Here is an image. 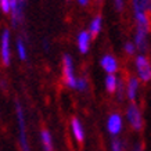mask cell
<instances>
[{
  "label": "cell",
  "mask_w": 151,
  "mask_h": 151,
  "mask_svg": "<svg viewBox=\"0 0 151 151\" xmlns=\"http://www.w3.org/2000/svg\"><path fill=\"white\" fill-rule=\"evenodd\" d=\"M15 115H17V126H18V140L19 147L22 151H31L27 136V122H25V114L24 108L19 101H15Z\"/></svg>",
  "instance_id": "cell-1"
},
{
  "label": "cell",
  "mask_w": 151,
  "mask_h": 151,
  "mask_svg": "<svg viewBox=\"0 0 151 151\" xmlns=\"http://www.w3.org/2000/svg\"><path fill=\"white\" fill-rule=\"evenodd\" d=\"M63 79L65 86L69 89H76V75H75V67L73 60L69 54L63 55Z\"/></svg>",
  "instance_id": "cell-2"
},
{
  "label": "cell",
  "mask_w": 151,
  "mask_h": 151,
  "mask_svg": "<svg viewBox=\"0 0 151 151\" xmlns=\"http://www.w3.org/2000/svg\"><path fill=\"white\" fill-rule=\"evenodd\" d=\"M134 67L137 71V76L139 81L147 83L151 82V63L148 57L144 54H139L134 58Z\"/></svg>",
  "instance_id": "cell-3"
},
{
  "label": "cell",
  "mask_w": 151,
  "mask_h": 151,
  "mask_svg": "<svg viewBox=\"0 0 151 151\" xmlns=\"http://www.w3.org/2000/svg\"><path fill=\"white\" fill-rule=\"evenodd\" d=\"M0 60L4 67L11 64V32L4 29L0 37Z\"/></svg>",
  "instance_id": "cell-4"
},
{
  "label": "cell",
  "mask_w": 151,
  "mask_h": 151,
  "mask_svg": "<svg viewBox=\"0 0 151 151\" xmlns=\"http://www.w3.org/2000/svg\"><path fill=\"white\" fill-rule=\"evenodd\" d=\"M126 119H128L129 125L133 130L136 132H140L144 126V121H143V115L142 111L139 108V105L136 103H130V105L126 110Z\"/></svg>",
  "instance_id": "cell-5"
},
{
  "label": "cell",
  "mask_w": 151,
  "mask_h": 151,
  "mask_svg": "<svg viewBox=\"0 0 151 151\" xmlns=\"http://www.w3.org/2000/svg\"><path fill=\"white\" fill-rule=\"evenodd\" d=\"M24 6L25 0H10V13L13 27H18V24L24 18Z\"/></svg>",
  "instance_id": "cell-6"
},
{
  "label": "cell",
  "mask_w": 151,
  "mask_h": 151,
  "mask_svg": "<svg viewBox=\"0 0 151 151\" xmlns=\"http://www.w3.org/2000/svg\"><path fill=\"white\" fill-rule=\"evenodd\" d=\"M107 130L112 136H118L124 130V118L118 112H112L108 115L107 119Z\"/></svg>",
  "instance_id": "cell-7"
},
{
  "label": "cell",
  "mask_w": 151,
  "mask_h": 151,
  "mask_svg": "<svg viewBox=\"0 0 151 151\" xmlns=\"http://www.w3.org/2000/svg\"><path fill=\"white\" fill-rule=\"evenodd\" d=\"M133 45L136 47V50H139L142 54H144L147 49H148V31H144L142 28H136Z\"/></svg>",
  "instance_id": "cell-8"
},
{
  "label": "cell",
  "mask_w": 151,
  "mask_h": 151,
  "mask_svg": "<svg viewBox=\"0 0 151 151\" xmlns=\"http://www.w3.org/2000/svg\"><path fill=\"white\" fill-rule=\"evenodd\" d=\"M139 81L136 76H130L128 81V83H125V96L128 97V100L130 103H136L137 100V93H139Z\"/></svg>",
  "instance_id": "cell-9"
},
{
  "label": "cell",
  "mask_w": 151,
  "mask_h": 151,
  "mask_svg": "<svg viewBox=\"0 0 151 151\" xmlns=\"http://www.w3.org/2000/svg\"><path fill=\"white\" fill-rule=\"evenodd\" d=\"M101 68L104 69L107 75H115V72L118 71V61L114 55L111 54H104L100 60Z\"/></svg>",
  "instance_id": "cell-10"
},
{
  "label": "cell",
  "mask_w": 151,
  "mask_h": 151,
  "mask_svg": "<svg viewBox=\"0 0 151 151\" xmlns=\"http://www.w3.org/2000/svg\"><path fill=\"white\" fill-rule=\"evenodd\" d=\"M92 39L90 33L87 31H81L76 36V46H78V50L82 53V54H86L87 51L90 50V45H92Z\"/></svg>",
  "instance_id": "cell-11"
},
{
  "label": "cell",
  "mask_w": 151,
  "mask_h": 151,
  "mask_svg": "<svg viewBox=\"0 0 151 151\" xmlns=\"http://www.w3.org/2000/svg\"><path fill=\"white\" fill-rule=\"evenodd\" d=\"M71 132H72L73 137L78 143H83L85 140V129H83V125L81 122V119L73 116L71 119Z\"/></svg>",
  "instance_id": "cell-12"
},
{
  "label": "cell",
  "mask_w": 151,
  "mask_h": 151,
  "mask_svg": "<svg viewBox=\"0 0 151 151\" xmlns=\"http://www.w3.org/2000/svg\"><path fill=\"white\" fill-rule=\"evenodd\" d=\"M40 143L45 151H54L53 137H51V133L47 129H42L40 130Z\"/></svg>",
  "instance_id": "cell-13"
},
{
  "label": "cell",
  "mask_w": 151,
  "mask_h": 151,
  "mask_svg": "<svg viewBox=\"0 0 151 151\" xmlns=\"http://www.w3.org/2000/svg\"><path fill=\"white\" fill-rule=\"evenodd\" d=\"M101 28H103V18H101V15H96L92 19L90 25H89V31L87 32L90 33L92 37H97L101 32Z\"/></svg>",
  "instance_id": "cell-14"
},
{
  "label": "cell",
  "mask_w": 151,
  "mask_h": 151,
  "mask_svg": "<svg viewBox=\"0 0 151 151\" xmlns=\"http://www.w3.org/2000/svg\"><path fill=\"white\" fill-rule=\"evenodd\" d=\"M15 49H17V55L21 61H25L28 58V50H27V45L24 42L22 37H18L15 42Z\"/></svg>",
  "instance_id": "cell-15"
},
{
  "label": "cell",
  "mask_w": 151,
  "mask_h": 151,
  "mask_svg": "<svg viewBox=\"0 0 151 151\" xmlns=\"http://www.w3.org/2000/svg\"><path fill=\"white\" fill-rule=\"evenodd\" d=\"M105 90L108 93H115L116 92V86H118V78L115 75H107L104 79Z\"/></svg>",
  "instance_id": "cell-16"
},
{
  "label": "cell",
  "mask_w": 151,
  "mask_h": 151,
  "mask_svg": "<svg viewBox=\"0 0 151 151\" xmlns=\"http://www.w3.org/2000/svg\"><path fill=\"white\" fill-rule=\"evenodd\" d=\"M132 7L133 13H147L144 0H132Z\"/></svg>",
  "instance_id": "cell-17"
},
{
  "label": "cell",
  "mask_w": 151,
  "mask_h": 151,
  "mask_svg": "<svg viewBox=\"0 0 151 151\" xmlns=\"http://www.w3.org/2000/svg\"><path fill=\"white\" fill-rule=\"evenodd\" d=\"M89 86V82H87V79L85 76H81V78L76 79V89H78L79 92H85Z\"/></svg>",
  "instance_id": "cell-18"
},
{
  "label": "cell",
  "mask_w": 151,
  "mask_h": 151,
  "mask_svg": "<svg viewBox=\"0 0 151 151\" xmlns=\"http://www.w3.org/2000/svg\"><path fill=\"white\" fill-rule=\"evenodd\" d=\"M116 92H118V99L121 101L125 99V82L122 79H118V86H116ZM115 92V93H116Z\"/></svg>",
  "instance_id": "cell-19"
},
{
  "label": "cell",
  "mask_w": 151,
  "mask_h": 151,
  "mask_svg": "<svg viewBox=\"0 0 151 151\" xmlns=\"http://www.w3.org/2000/svg\"><path fill=\"white\" fill-rule=\"evenodd\" d=\"M111 151H124V146L119 139H114L111 142Z\"/></svg>",
  "instance_id": "cell-20"
},
{
  "label": "cell",
  "mask_w": 151,
  "mask_h": 151,
  "mask_svg": "<svg viewBox=\"0 0 151 151\" xmlns=\"http://www.w3.org/2000/svg\"><path fill=\"white\" fill-rule=\"evenodd\" d=\"M124 49H125V53H126L128 55H133L134 53H136V47H134V45H133V42H126Z\"/></svg>",
  "instance_id": "cell-21"
},
{
  "label": "cell",
  "mask_w": 151,
  "mask_h": 151,
  "mask_svg": "<svg viewBox=\"0 0 151 151\" xmlns=\"http://www.w3.org/2000/svg\"><path fill=\"white\" fill-rule=\"evenodd\" d=\"M0 9L4 14L10 13V0H0Z\"/></svg>",
  "instance_id": "cell-22"
},
{
  "label": "cell",
  "mask_w": 151,
  "mask_h": 151,
  "mask_svg": "<svg viewBox=\"0 0 151 151\" xmlns=\"http://www.w3.org/2000/svg\"><path fill=\"white\" fill-rule=\"evenodd\" d=\"M114 6H115V10H116V11H122L125 3H124V0H114Z\"/></svg>",
  "instance_id": "cell-23"
},
{
  "label": "cell",
  "mask_w": 151,
  "mask_h": 151,
  "mask_svg": "<svg viewBox=\"0 0 151 151\" xmlns=\"http://www.w3.org/2000/svg\"><path fill=\"white\" fill-rule=\"evenodd\" d=\"M132 151H144V146H143L142 142H137L134 146H133V150Z\"/></svg>",
  "instance_id": "cell-24"
},
{
  "label": "cell",
  "mask_w": 151,
  "mask_h": 151,
  "mask_svg": "<svg viewBox=\"0 0 151 151\" xmlns=\"http://www.w3.org/2000/svg\"><path fill=\"white\" fill-rule=\"evenodd\" d=\"M144 3H146L147 13H151V0H144Z\"/></svg>",
  "instance_id": "cell-25"
},
{
  "label": "cell",
  "mask_w": 151,
  "mask_h": 151,
  "mask_svg": "<svg viewBox=\"0 0 151 151\" xmlns=\"http://www.w3.org/2000/svg\"><path fill=\"white\" fill-rule=\"evenodd\" d=\"M78 1V4H81V6H87L89 4V0H76Z\"/></svg>",
  "instance_id": "cell-26"
}]
</instances>
